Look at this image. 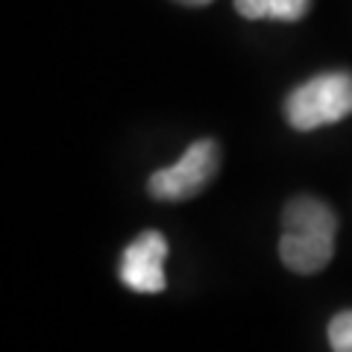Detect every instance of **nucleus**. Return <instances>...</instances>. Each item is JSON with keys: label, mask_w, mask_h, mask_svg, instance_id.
<instances>
[{"label": "nucleus", "mask_w": 352, "mask_h": 352, "mask_svg": "<svg viewBox=\"0 0 352 352\" xmlns=\"http://www.w3.org/2000/svg\"><path fill=\"white\" fill-rule=\"evenodd\" d=\"M311 0H235L238 15L250 21L273 18V21H300L308 12Z\"/></svg>", "instance_id": "39448f33"}, {"label": "nucleus", "mask_w": 352, "mask_h": 352, "mask_svg": "<svg viewBox=\"0 0 352 352\" xmlns=\"http://www.w3.org/2000/svg\"><path fill=\"white\" fill-rule=\"evenodd\" d=\"M279 256L285 267L294 273H320L335 256L332 232H311V229H282Z\"/></svg>", "instance_id": "20e7f679"}, {"label": "nucleus", "mask_w": 352, "mask_h": 352, "mask_svg": "<svg viewBox=\"0 0 352 352\" xmlns=\"http://www.w3.org/2000/svg\"><path fill=\"white\" fill-rule=\"evenodd\" d=\"M346 115H352V74L346 71L311 76L300 88H294L285 103V118L300 132L338 124Z\"/></svg>", "instance_id": "f257e3e1"}, {"label": "nucleus", "mask_w": 352, "mask_h": 352, "mask_svg": "<svg viewBox=\"0 0 352 352\" xmlns=\"http://www.w3.org/2000/svg\"><path fill=\"white\" fill-rule=\"evenodd\" d=\"M179 3H185V6H206V3H212V0H179Z\"/></svg>", "instance_id": "0eeeda50"}, {"label": "nucleus", "mask_w": 352, "mask_h": 352, "mask_svg": "<svg viewBox=\"0 0 352 352\" xmlns=\"http://www.w3.org/2000/svg\"><path fill=\"white\" fill-rule=\"evenodd\" d=\"M217 164H220V150L214 141H194V144L185 150V156L170 164V168H162L150 176L147 188L156 200L164 203H182L188 197L200 194L212 176L217 173Z\"/></svg>", "instance_id": "f03ea898"}, {"label": "nucleus", "mask_w": 352, "mask_h": 352, "mask_svg": "<svg viewBox=\"0 0 352 352\" xmlns=\"http://www.w3.org/2000/svg\"><path fill=\"white\" fill-rule=\"evenodd\" d=\"M164 261H168V241L162 232L150 229L141 232L124 250L120 258V282L138 294H159L168 285L164 276Z\"/></svg>", "instance_id": "7ed1b4c3"}, {"label": "nucleus", "mask_w": 352, "mask_h": 352, "mask_svg": "<svg viewBox=\"0 0 352 352\" xmlns=\"http://www.w3.org/2000/svg\"><path fill=\"white\" fill-rule=\"evenodd\" d=\"M329 346H332V352H352V311H340L332 317Z\"/></svg>", "instance_id": "423d86ee"}]
</instances>
